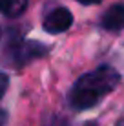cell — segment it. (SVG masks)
<instances>
[{"label":"cell","instance_id":"1","mask_svg":"<svg viewBox=\"0 0 124 126\" xmlns=\"http://www.w3.org/2000/svg\"><path fill=\"white\" fill-rule=\"evenodd\" d=\"M121 82V75L113 66H99L75 80L68 93V102L73 110H89L110 95Z\"/></svg>","mask_w":124,"mask_h":126},{"label":"cell","instance_id":"2","mask_svg":"<svg viewBox=\"0 0 124 126\" xmlns=\"http://www.w3.org/2000/svg\"><path fill=\"white\" fill-rule=\"evenodd\" d=\"M48 51V47L37 40H22L15 42L7 49V62L15 68L26 66L28 62H31L33 59H38Z\"/></svg>","mask_w":124,"mask_h":126},{"label":"cell","instance_id":"3","mask_svg":"<svg viewBox=\"0 0 124 126\" xmlns=\"http://www.w3.org/2000/svg\"><path fill=\"white\" fill-rule=\"evenodd\" d=\"M73 24V15H71L69 9L66 7H57L51 13H48V16L44 18V31L49 33V35H58V33H64L71 28Z\"/></svg>","mask_w":124,"mask_h":126},{"label":"cell","instance_id":"4","mask_svg":"<svg viewBox=\"0 0 124 126\" xmlns=\"http://www.w3.org/2000/svg\"><path fill=\"white\" fill-rule=\"evenodd\" d=\"M100 28L106 31H121L124 28V6L113 4L108 7V11L100 18Z\"/></svg>","mask_w":124,"mask_h":126},{"label":"cell","instance_id":"5","mask_svg":"<svg viewBox=\"0 0 124 126\" xmlns=\"http://www.w3.org/2000/svg\"><path fill=\"white\" fill-rule=\"evenodd\" d=\"M28 0H0V13L9 18H16L26 11Z\"/></svg>","mask_w":124,"mask_h":126},{"label":"cell","instance_id":"6","mask_svg":"<svg viewBox=\"0 0 124 126\" xmlns=\"http://www.w3.org/2000/svg\"><path fill=\"white\" fill-rule=\"evenodd\" d=\"M44 126H69L66 119H60V117H55V115H49L46 117V124Z\"/></svg>","mask_w":124,"mask_h":126},{"label":"cell","instance_id":"7","mask_svg":"<svg viewBox=\"0 0 124 126\" xmlns=\"http://www.w3.org/2000/svg\"><path fill=\"white\" fill-rule=\"evenodd\" d=\"M7 86H9V77L0 71V99H2L4 93L7 92Z\"/></svg>","mask_w":124,"mask_h":126},{"label":"cell","instance_id":"8","mask_svg":"<svg viewBox=\"0 0 124 126\" xmlns=\"http://www.w3.org/2000/svg\"><path fill=\"white\" fill-rule=\"evenodd\" d=\"M79 4H84V6H95V4H100L102 0H77Z\"/></svg>","mask_w":124,"mask_h":126},{"label":"cell","instance_id":"9","mask_svg":"<svg viewBox=\"0 0 124 126\" xmlns=\"http://www.w3.org/2000/svg\"><path fill=\"white\" fill-rule=\"evenodd\" d=\"M6 121H7V113H6V110H0V126L6 124Z\"/></svg>","mask_w":124,"mask_h":126},{"label":"cell","instance_id":"10","mask_svg":"<svg viewBox=\"0 0 124 126\" xmlns=\"http://www.w3.org/2000/svg\"><path fill=\"white\" fill-rule=\"evenodd\" d=\"M115 126H124V115H122L121 119L117 121V123H115Z\"/></svg>","mask_w":124,"mask_h":126},{"label":"cell","instance_id":"11","mask_svg":"<svg viewBox=\"0 0 124 126\" xmlns=\"http://www.w3.org/2000/svg\"><path fill=\"white\" fill-rule=\"evenodd\" d=\"M0 40H2V29H0Z\"/></svg>","mask_w":124,"mask_h":126}]
</instances>
